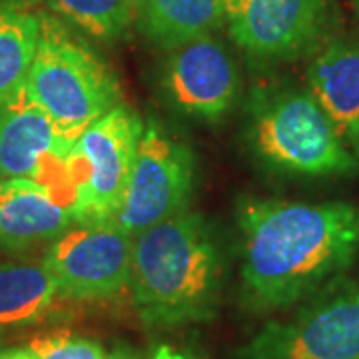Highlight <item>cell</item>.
<instances>
[{"label": "cell", "mask_w": 359, "mask_h": 359, "mask_svg": "<svg viewBox=\"0 0 359 359\" xmlns=\"http://www.w3.org/2000/svg\"><path fill=\"white\" fill-rule=\"evenodd\" d=\"M242 278L250 304L287 308L318 294L359 252V205L250 200L240 205Z\"/></svg>", "instance_id": "1"}, {"label": "cell", "mask_w": 359, "mask_h": 359, "mask_svg": "<svg viewBox=\"0 0 359 359\" xmlns=\"http://www.w3.org/2000/svg\"><path fill=\"white\" fill-rule=\"evenodd\" d=\"M222 259L200 214L180 212L134 236L130 290L154 327L208 320L218 304Z\"/></svg>", "instance_id": "2"}, {"label": "cell", "mask_w": 359, "mask_h": 359, "mask_svg": "<svg viewBox=\"0 0 359 359\" xmlns=\"http://www.w3.org/2000/svg\"><path fill=\"white\" fill-rule=\"evenodd\" d=\"M36 54L25 94L78 138L92 122L118 106L120 84L110 66L52 14H39Z\"/></svg>", "instance_id": "3"}, {"label": "cell", "mask_w": 359, "mask_h": 359, "mask_svg": "<svg viewBox=\"0 0 359 359\" xmlns=\"http://www.w3.org/2000/svg\"><path fill=\"white\" fill-rule=\"evenodd\" d=\"M250 136L257 156L290 174L346 176L358 170V156L308 90H278L257 100Z\"/></svg>", "instance_id": "4"}, {"label": "cell", "mask_w": 359, "mask_h": 359, "mask_svg": "<svg viewBox=\"0 0 359 359\" xmlns=\"http://www.w3.org/2000/svg\"><path fill=\"white\" fill-rule=\"evenodd\" d=\"M144 124L118 104L78 136L68 154L74 188V224L114 222L134 170Z\"/></svg>", "instance_id": "5"}, {"label": "cell", "mask_w": 359, "mask_h": 359, "mask_svg": "<svg viewBox=\"0 0 359 359\" xmlns=\"http://www.w3.org/2000/svg\"><path fill=\"white\" fill-rule=\"evenodd\" d=\"M240 358L359 359V290L327 285L290 320L264 325Z\"/></svg>", "instance_id": "6"}, {"label": "cell", "mask_w": 359, "mask_h": 359, "mask_svg": "<svg viewBox=\"0 0 359 359\" xmlns=\"http://www.w3.org/2000/svg\"><path fill=\"white\" fill-rule=\"evenodd\" d=\"M194 174L192 150L158 122H148L114 224L130 236H138L184 212L192 194Z\"/></svg>", "instance_id": "7"}, {"label": "cell", "mask_w": 359, "mask_h": 359, "mask_svg": "<svg viewBox=\"0 0 359 359\" xmlns=\"http://www.w3.org/2000/svg\"><path fill=\"white\" fill-rule=\"evenodd\" d=\"M134 236L114 222L76 224L52 242L44 257L60 295L104 299L130 285Z\"/></svg>", "instance_id": "8"}, {"label": "cell", "mask_w": 359, "mask_h": 359, "mask_svg": "<svg viewBox=\"0 0 359 359\" xmlns=\"http://www.w3.org/2000/svg\"><path fill=\"white\" fill-rule=\"evenodd\" d=\"M228 32L259 62H282L313 50L332 22L327 0H226Z\"/></svg>", "instance_id": "9"}, {"label": "cell", "mask_w": 359, "mask_h": 359, "mask_svg": "<svg viewBox=\"0 0 359 359\" xmlns=\"http://www.w3.org/2000/svg\"><path fill=\"white\" fill-rule=\"evenodd\" d=\"M78 138L60 128L22 92L0 104V180L30 178L48 184L72 200L68 154Z\"/></svg>", "instance_id": "10"}, {"label": "cell", "mask_w": 359, "mask_h": 359, "mask_svg": "<svg viewBox=\"0 0 359 359\" xmlns=\"http://www.w3.org/2000/svg\"><path fill=\"white\" fill-rule=\"evenodd\" d=\"M162 86L184 114L214 122L236 102L240 74L228 48L210 34L170 50Z\"/></svg>", "instance_id": "11"}, {"label": "cell", "mask_w": 359, "mask_h": 359, "mask_svg": "<svg viewBox=\"0 0 359 359\" xmlns=\"http://www.w3.org/2000/svg\"><path fill=\"white\" fill-rule=\"evenodd\" d=\"M74 224L72 200L39 180H0V248L26 250Z\"/></svg>", "instance_id": "12"}, {"label": "cell", "mask_w": 359, "mask_h": 359, "mask_svg": "<svg viewBox=\"0 0 359 359\" xmlns=\"http://www.w3.org/2000/svg\"><path fill=\"white\" fill-rule=\"evenodd\" d=\"M308 92L332 120L339 138L359 156V44L334 40L309 62Z\"/></svg>", "instance_id": "13"}, {"label": "cell", "mask_w": 359, "mask_h": 359, "mask_svg": "<svg viewBox=\"0 0 359 359\" xmlns=\"http://www.w3.org/2000/svg\"><path fill=\"white\" fill-rule=\"evenodd\" d=\"M136 6L138 28L166 50L210 36L226 16V0H136Z\"/></svg>", "instance_id": "14"}, {"label": "cell", "mask_w": 359, "mask_h": 359, "mask_svg": "<svg viewBox=\"0 0 359 359\" xmlns=\"http://www.w3.org/2000/svg\"><path fill=\"white\" fill-rule=\"evenodd\" d=\"M56 295H60L58 283L44 262H2L0 330H18L36 323L52 308Z\"/></svg>", "instance_id": "15"}, {"label": "cell", "mask_w": 359, "mask_h": 359, "mask_svg": "<svg viewBox=\"0 0 359 359\" xmlns=\"http://www.w3.org/2000/svg\"><path fill=\"white\" fill-rule=\"evenodd\" d=\"M40 20L16 4H0V104L25 88L36 54Z\"/></svg>", "instance_id": "16"}, {"label": "cell", "mask_w": 359, "mask_h": 359, "mask_svg": "<svg viewBox=\"0 0 359 359\" xmlns=\"http://www.w3.org/2000/svg\"><path fill=\"white\" fill-rule=\"evenodd\" d=\"M54 13L94 39H124L136 25V0H48Z\"/></svg>", "instance_id": "17"}, {"label": "cell", "mask_w": 359, "mask_h": 359, "mask_svg": "<svg viewBox=\"0 0 359 359\" xmlns=\"http://www.w3.org/2000/svg\"><path fill=\"white\" fill-rule=\"evenodd\" d=\"M26 349L34 359H108L100 344L68 332L36 335Z\"/></svg>", "instance_id": "18"}, {"label": "cell", "mask_w": 359, "mask_h": 359, "mask_svg": "<svg viewBox=\"0 0 359 359\" xmlns=\"http://www.w3.org/2000/svg\"><path fill=\"white\" fill-rule=\"evenodd\" d=\"M152 359H192L188 353H182V351H176V349H172V347L162 346L158 347V351L154 353V358Z\"/></svg>", "instance_id": "19"}, {"label": "cell", "mask_w": 359, "mask_h": 359, "mask_svg": "<svg viewBox=\"0 0 359 359\" xmlns=\"http://www.w3.org/2000/svg\"><path fill=\"white\" fill-rule=\"evenodd\" d=\"M0 359H34L28 349H4L0 351Z\"/></svg>", "instance_id": "20"}, {"label": "cell", "mask_w": 359, "mask_h": 359, "mask_svg": "<svg viewBox=\"0 0 359 359\" xmlns=\"http://www.w3.org/2000/svg\"><path fill=\"white\" fill-rule=\"evenodd\" d=\"M108 359H136V358H132V355L126 353V351H116L114 355H110Z\"/></svg>", "instance_id": "21"}, {"label": "cell", "mask_w": 359, "mask_h": 359, "mask_svg": "<svg viewBox=\"0 0 359 359\" xmlns=\"http://www.w3.org/2000/svg\"><path fill=\"white\" fill-rule=\"evenodd\" d=\"M355 4H358V11H359V0H355Z\"/></svg>", "instance_id": "22"}]
</instances>
